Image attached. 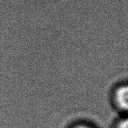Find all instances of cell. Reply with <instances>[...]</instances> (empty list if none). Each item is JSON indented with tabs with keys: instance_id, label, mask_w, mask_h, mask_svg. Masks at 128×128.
<instances>
[{
	"instance_id": "obj_1",
	"label": "cell",
	"mask_w": 128,
	"mask_h": 128,
	"mask_svg": "<svg viewBox=\"0 0 128 128\" xmlns=\"http://www.w3.org/2000/svg\"><path fill=\"white\" fill-rule=\"evenodd\" d=\"M114 102L118 109L128 113V84L117 88L114 92Z\"/></svg>"
},
{
	"instance_id": "obj_2",
	"label": "cell",
	"mask_w": 128,
	"mask_h": 128,
	"mask_svg": "<svg viewBox=\"0 0 128 128\" xmlns=\"http://www.w3.org/2000/svg\"><path fill=\"white\" fill-rule=\"evenodd\" d=\"M116 128H128V116L122 118L118 123Z\"/></svg>"
},
{
	"instance_id": "obj_3",
	"label": "cell",
	"mask_w": 128,
	"mask_h": 128,
	"mask_svg": "<svg viewBox=\"0 0 128 128\" xmlns=\"http://www.w3.org/2000/svg\"><path fill=\"white\" fill-rule=\"evenodd\" d=\"M72 128H92V127H91V126H87V125H77V126H75L74 127H72Z\"/></svg>"
}]
</instances>
